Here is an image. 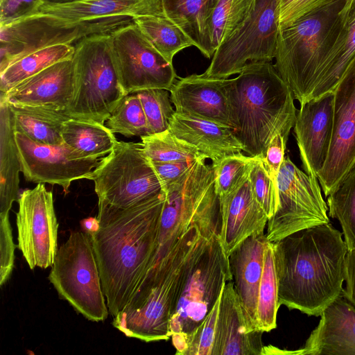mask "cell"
Here are the masks:
<instances>
[{
	"label": "cell",
	"instance_id": "ba28073f",
	"mask_svg": "<svg viewBox=\"0 0 355 355\" xmlns=\"http://www.w3.org/2000/svg\"><path fill=\"white\" fill-rule=\"evenodd\" d=\"M49 279L58 295L87 319H107L109 310L90 234L71 232L58 249Z\"/></svg>",
	"mask_w": 355,
	"mask_h": 355
},
{
	"label": "cell",
	"instance_id": "f1b7e54d",
	"mask_svg": "<svg viewBox=\"0 0 355 355\" xmlns=\"http://www.w3.org/2000/svg\"><path fill=\"white\" fill-rule=\"evenodd\" d=\"M218 0H162L165 15L179 26L207 58H211L207 39L209 17Z\"/></svg>",
	"mask_w": 355,
	"mask_h": 355
},
{
	"label": "cell",
	"instance_id": "8fae6325",
	"mask_svg": "<svg viewBox=\"0 0 355 355\" xmlns=\"http://www.w3.org/2000/svg\"><path fill=\"white\" fill-rule=\"evenodd\" d=\"M277 6L278 0H257L250 17L219 45L203 74L227 78L248 63L275 59L280 29Z\"/></svg>",
	"mask_w": 355,
	"mask_h": 355
},
{
	"label": "cell",
	"instance_id": "60d3db41",
	"mask_svg": "<svg viewBox=\"0 0 355 355\" xmlns=\"http://www.w3.org/2000/svg\"><path fill=\"white\" fill-rule=\"evenodd\" d=\"M249 178L254 195L268 219L275 213L278 206L277 187L267 171L262 157L257 156Z\"/></svg>",
	"mask_w": 355,
	"mask_h": 355
},
{
	"label": "cell",
	"instance_id": "5bb4252c",
	"mask_svg": "<svg viewBox=\"0 0 355 355\" xmlns=\"http://www.w3.org/2000/svg\"><path fill=\"white\" fill-rule=\"evenodd\" d=\"M18 204V248L31 270L52 266L58 250V223L53 193L39 183L33 189L24 190Z\"/></svg>",
	"mask_w": 355,
	"mask_h": 355
},
{
	"label": "cell",
	"instance_id": "ee69618b",
	"mask_svg": "<svg viewBox=\"0 0 355 355\" xmlns=\"http://www.w3.org/2000/svg\"><path fill=\"white\" fill-rule=\"evenodd\" d=\"M44 0H0V27L40 12Z\"/></svg>",
	"mask_w": 355,
	"mask_h": 355
},
{
	"label": "cell",
	"instance_id": "7a4b0ae2",
	"mask_svg": "<svg viewBox=\"0 0 355 355\" xmlns=\"http://www.w3.org/2000/svg\"><path fill=\"white\" fill-rule=\"evenodd\" d=\"M342 236L328 223L272 243L280 305L320 316L343 294L348 249Z\"/></svg>",
	"mask_w": 355,
	"mask_h": 355
},
{
	"label": "cell",
	"instance_id": "8d00e7d4",
	"mask_svg": "<svg viewBox=\"0 0 355 355\" xmlns=\"http://www.w3.org/2000/svg\"><path fill=\"white\" fill-rule=\"evenodd\" d=\"M114 134L126 137L150 135L147 119L136 93L124 96L112 111L105 125Z\"/></svg>",
	"mask_w": 355,
	"mask_h": 355
},
{
	"label": "cell",
	"instance_id": "9c48e42d",
	"mask_svg": "<svg viewBox=\"0 0 355 355\" xmlns=\"http://www.w3.org/2000/svg\"><path fill=\"white\" fill-rule=\"evenodd\" d=\"M219 232L210 239L191 267L171 315L169 334L176 354L184 338L211 310L225 284L232 280Z\"/></svg>",
	"mask_w": 355,
	"mask_h": 355
},
{
	"label": "cell",
	"instance_id": "d6986e66",
	"mask_svg": "<svg viewBox=\"0 0 355 355\" xmlns=\"http://www.w3.org/2000/svg\"><path fill=\"white\" fill-rule=\"evenodd\" d=\"M354 58L355 0H345L331 26L325 53L309 99L334 92Z\"/></svg>",
	"mask_w": 355,
	"mask_h": 355
},
{
	"label": "cell",
	"instance_id": "836d02e7",
	"mask_svg": "<svg viewBox=\"0 0 355 355\" xmlns=\"http://www.w3.org/2000/svg\"><path fill=\"white\" fill-rule=\"evenodd\" d=\"M279 306L272 243L268 241L258 293L257 320L259 330L268 332L276 328L277 313Z\"/></svg>",
	"mask_w": 355,
	"mask_h": 355
},
{
	"label": "cell",
	"instance_id": "9a60e30c",
	"mask_svg": "<svg viewBox=\"0 0 355 355\" xmlns=\"http://www.w3.org/2000/svg\"><path fill=\"white\" fill-rule=\"evenodd\" d=\"M21 173L26 181L58 184L64 194L72 182L89 178L101 158L84 159L64 142L49 145L37 143L15 131Z\"/></svg>",
	"mask_w": 355,
	"mask_h": 355
},
{
	"label": "cell",
	"instance_id": "8992f818",
	"mask_svg": "<svg viewBox=\"0 0 355 355\" xmlns=\"http://www.w3.org/2000/svg\"><path fill=\"white\" fill-rule=\"evenodd\" d=\"M345 0H334L279 29L275 67L300 104L314 87L331 26Z\"/></svg>",
	"mask_w": 355,
	"mask_h": 355
},
{
	"label": "cell",
	"instance_id": "74e56055",
	"mask_svg": "<svg viewBox=\"0 0 355 355\" xmlns=\"http://www.w3.org/2000/svg\"><path fill=\"white\" fill-rule=\"evenodd\" d=\"M256 157L239 153L227 156L216 164L211 165L215 191L219 200L235 191L249 178Z\"/></svg>",
	"mask_w": 355,
	"mask_h": 355
},
{
	"label": "cell",
	"instance_id": "30bf717a",
	"mask_svg": "<svg viewBox=\"0 0 355 355\" xmlns=\"http://www.w3.org/2000/svg\"><path fill=\"white\" fill-rule=\"evenodd\" d=\"M89 180L94 183L98 202L119 208L130 207L165 193L141 142L117 141Z\"/></svg>",
	"mask_w": 355,
	"mask_h": 355
},
{
	"label": "cell",
	"instance_id": "83f0119b",
	"mask_svg": "<svg viewBox=\"0 0 355 355\" xmlns=\"http://www.w3.org/2000/svg\"><path fill=\"white\" fill-rule=\"evenodd\" d=\"M9 105L16 131L43 144L55 145L63 142V123L71 118L65 110L47 106Z\"/></svg>",
	"mask_w": 355,
	"mask_h": 355
},
{
	"label": "cell",
	"instance_id": "ab89813d",
	"mask_svg": "<svg viewBox=\"0 0 355 355\" xmlns=\"http://www.w3.org/2000/svg\"><path fill=\"white\" fill-rule=\"evenodd\" d=\"M220 298L202 322L184 338L177 354L213 355Z\"/></svg>",
	"mask_w": 355,
	"mask_h": 355
},
{
	"label": "cell",
	"instance_id": "f6af8a7d",
	"mask_svg": "<svg viewBox=\"0 0 355 355\" xmlns=\"http://www.w3.org/2000/svg\"><path fill=\"white\" fill-rule=\"evenodd\" d=\"M202 160H180L168 162H151L161 183L163 191H166L178 183L190 171L196 162Z\"/></svg>",
	"mask_w": 355,
	"mask_h": 355
},
{
	"label": "cell",
	"instance_id": "b9f144b4",
	"mask_svg": "<svg viewBox=\"0 0 355 355\" xmlns=\"http://www.w3.org/2000/svg\"><path fill=\"white\" fill-rule=\"evenodd\" d=\"M334 0H278L279 28L291 26L306 14Z\"/></svg>",
	"mask_w": 355,
	"mask_h": 355
},
{
	"label": "cell",
	"instance_id": "7c38bea8",
	"mask_svg": "<svg viewBox=\"0 0 355 355\" xmlns=\"http://www.w3.org/2000/svg\"><path fill=\"white\" fill-rule=\"evenodd\" d=\"M277 186L278 206L267 223V239L276 242L310 227L329 223L328 207L317 177L300 169L288 156L280 167Z\"/></svg>",
	"mask_w": 355,
	"mask_h": 355
},
{
	"label": "cell",
	"instance_id": "cb8c5ba5",
	"mask_svg": "<svg viewBox=\"0 0 355 355\" xmlns=\"http://www.w3.org/2000/svg\"><path fill=\"white\" fill-rule=\"evenodd\" d=\"M73 91L72 61L58 62L24 80L6 93L10 105L47 106L65 110Z\"/></svg>",
	"mask_w": 355,
	"mask_h": 355
},
{
	"label": "cell",
	"instance_id": "3957f363",
	"mask_svg": "<svg viewBox=\"0 0 355 355\" xmlns=\"http://www.w3.org/2000/svg\"><path fill=\"white\" fill-rule=\"evenodd\" d=\"M233 131L249 156L263 157L271 140L286 139L296 119L291 89L271 62H250L227 79Z\"/></svg>",
	"mask_w": 355,
	"mask_h": 355
},
{
	"label": "cell",
	"instance_id": "1f68e13d",
	"mask_svg": "<svg viewBox=\"0 0 355 355\" xmlns=\"http://www.w3.org/2000/svg\"><path fill=\"white\" fill-rule=\"evenodd\" d=\"M133 22L170 62L179 51L195 46L193 40L165 14L137 17L133 19Z\"/></svg>",
	"mask_w": 355,
	"mask_h": 355
},
{
	"label": "cell",
	"instance_id": "5b68a950",
	"mask_svg": "<svg viewBox=\"0 0 355 355\" xmlns=\"http://www.w3.org/2000/svg\"><path fill=\"white\" fill-rule=\"evenodd\" d=\"M74 48L73 91L65 111L71 118L105 124L128 95L116 70L110 33L85 37Z\"/></svg>",
	"mask_w": 355,
	"mask_h": 355
},
{
	"label": "cell",
	"instance_id": "d6a6232c",
	"mask_svg": "<svg viewBox=\"0 0 355 355\" xmlns=\"http://www.w3.org/2000/svg\"><path fill=\"white\" fill-rule=\"evenodd\" d=\"M257 0H218L207 26V39L211 53L236 32L250 17Z\"/></svg>",
	"mask_w": 355,
	"mask_h": 355
},
{
	"label": "cell",
	"instance_id": "2e32d148",
	"mask_svg": "<svg viewBox=\"0 0 355 355\" xmlns=\"http://www.w3.org/2000/svg\"><path fill=\"white\" fill-rule=\"evenodd\" d=\"M355 164V58L334 91L333 132L317 178L327 198Z\"/></svg>",
	"mask_w": 355,
	"mask_h": 355
},
{
	"label": "cell",
	"instance_id": "7402d4cb",
	"mask_svg": "<svg viewBox=\"0 0 355 355\" xmlns=\"http://www.w3.org/2000/svg\"><path fill=\"white\" fill-rule=\"evenodd\" d=\"M263 333L250 330L234 282H227L220 298L213 355H261Z\"/></svg>",
	"mask_w": 355,
	"mask_h": 355
},
{
	"label": "cell",
	"instance_id": "e575fe53",
	"mask_svg": "<svg viewBox=\"0 0 355 355\" xmlns=\"http://www.w3.org/2000/svg\"><path fill=\"white\" fill-rule=\"evenodd\" d=\"M329 216L342 227L348 251L355 248V164L340 185L327 197Z\"/></svg>",
	"mask_w": 355,
	"mask_h": 355
},
{
	"label": "cell",
	"instance_id": "4316f807",
	"mask_svg": "<svg viewBox=\"0 0 355 355\" xmlns=\"http://www.w3.org/2000/svg\"><path fill=\"white\" fill-rule=\"evenodd\" d=\"M15 127L8 103L0 99V214H9L18 200L21 162L15 139Z\"/></svg>",
	"mask_w": 355,
	"mask_h": 355
},
{
	"label": "cell",
	"instance_id": "4fadbf2b",
	"mask_svg": "<svg viewBox=\"0 0 355 355\" xmlns=\"http://www.w3.org/2000/svg\"><path fill=\"white\" fill-rule=\"evenodd\" d=\"M113 59L127 94L148 89L170 90L176 79L172 62L147 40L132 21L110 33Z\"/></svg>",
	"mask_w": 355,
	"mask_h": 355
},
{
	"label": "cell",
	"instance_id": "f546056e",
	"mask_svg": "<svg viewBox=\"0 0 355 355\" xmlns=\"http://www.w3.org/2000/svg\"><path fill=\"white\" fill-rule=\"evenodd\" d=\"M62 137L65 144L84 159L106 156L118 141L105 124L73 118L64 122Z\"/></svg>",
	"mask_w": 355,
	"mask_h": 355
},
{
	"label": "cell",
	"instance_id": "ac0fdd59",
	"mask_svg": "<svg viewBox=\"0 0 355 355\" xmlns=\"http://www.w3.org/2000/svg\"><path fill=\"white\" fill-rule=\"evenodd\" d=\"M227 79L211 78L203 73L180 78L169 90L175 112L233 130Z\"/></svg>",
	"mask_w": 355,
	"mask_h": 355
},
{
	"label": "cell",
	"instance_id": "603a6c76",
	"mask_svg": "<svg viewBox=\"0 0 355 355\" xmlns=\"http://www.w3.org/2000/svg\"><path fill=\"white\" fill-rule=\"evenodd\" d=\"M219 201L220 239L228 257L247 238L263 234L268 218L254 195L249 178Z\"/></svg>",
	"mask_w": 355,
	"mask_h": 355
},
{
	"label": "cell",
	"instance_id": "52a82bcc",
	"mask_svg": "<svg viewBox=\"0 0 355 355\" xmlns=\"http://www.w3.org/2000/svg\"><path fill=\"white\" fill-rule=\"evenodd\" d=\"M133 21L130 16L73 21L38 12L0 27V73L14 62L34 51L81 39L110 33Z\"/></svg>",
	"mask_w": 355,
	"mask_h": 355
},
{
	"label": "cell",
	"instance_id": "f35d334b",
	"mask_svg": "<svg viewBox=\"0 0 355 355\" xmlns=\"http://www.w3.org/2000/svg\"><path fill=\"white\" fill-rule=\"evenodd\" d=\"M168 91L164 89H148L135 92L141 103L150 135L169 129L175 110L171 105Z\"/></svg>",
	"mask_w": 355,
	"mask_h": 355
},
{
	"label": "cell",
	"instance_id": "bcb514c9",
	"mask_svg": "<svg viewBox=\"0 0 355 355\" xmlns=\"http://www.w3.org/2000/svg\"><path fill=\"white\" fill-rule=\"evenodd\" d=\"M287 141L282 135H277L268 144L263 157V164L276 186L278 173L284 159Z\"/></svg>",
	"mask_w": 355,
	"mask_h": 355
},
{
	"label": "cell",
	"instance_id": "7dc6e473",
	"mask_svg": "<svg viewBox=\"0 0 355 355\" xmlns=\"http://www.w3.org/2000/svg\"><path fill=\"white\" fill-rule=\"evenodd\" d=\"M345 281L344 295L355 306V248L348 251L347 254Z\"/></svg>",
	"mask_w": 355,
	"mask_h": 355
},
{
	"label": "cell",
	"instance_id": "6da1fadb",
	"mask_svg": "<svg viewBox=\"0 0 355 355\" xmlns=\"http://www.w3.org/2000/svg\"><path fill=\"white\" fill-rule=\"evenodd\" d=\"M165 197L163 193L128 208L98 202V227L88 233L113 317L125 308L150 267Z\"/></svg>",
	"mask_w": 355,
	"mask_h": 355
},
{
	"label": "cell",
	"instance_id": "277c9868",
	"mask_svg": "<svg viewBox=\"0 0 355 355\" xmlns=\"http://www.w3.org/2000/svg\"><path fill=\"white\" fill-rule=\"evenodd\" d=\"M212 220L198 226L183 244L168 271L141 297L130 300L113 317L112 325L129 338L167 340L170 321L185 280L210 239L220 232Z\"/></svg>",
	"mask_w": 355,
	"mask_h": 355
},
{
	"label": "cell",
	"instance_id": "d590c367",
	"mask_svg": "<svg viewBox=\"0 0 355 355\" xmlns=\"http://www.w3.org/2000/svg\"><path fill=\"white\" fill-rule=\"evenodd\" d=\"M144 151L151 162L205 159L196 147L176 137L169 129L141 137Z\"/></svg>",
	"mask_w": 355,
	"mask_h": 355
},
{
	"label": "cell",
	"instance_id": "ffe728a7",
	"mask_svg": "<svg viewBox=\"0 0 355 355\" xmlns=\"http://www.w3.org/2000/svg\"><path fill=\"white\" fill-rule=\"evenodd\" d=\"M294 355H355V306L344 293L322 312L318 326Z\"/></svg>",
	"mask_w": 355,
	"mask_h": 355
},
{
	"label": "cell",
	"instance_id": "e0dca14e",
	"mask_svg": "<svg viewBox=\"0 0 355 355\" xmlns=\"http://www.w3.org/2000/svg\"><path fill=\"white\" fill-rule=\"evenodd\" d=\"M333 117L334 92L300 104L293 128L302 167L309 175L317 177L326 162Z\"/></svg>",
	"mask_w": 355,
	"mask_h": 355
},
{
	"label": "cell",
	"instance_id": "681fc988",
	"mask_svg": "<svg viewBox=\"0 0 355 355\" xmlns=\"http://www.w3.org/2000/svg\"><path fill=\"white\" fill-rule=\"evenodd\" d=\"M76 1L80 0H44L46 3H69V2H73Z\"/></svg>",
	"mask_w": 355,
	"mask_h": 355
},
{
	"label": "cell",
	"instance_id": "484cf974",
	"mask_svg": "<svg viewBox=\"0 0 355 355\" xmlns=\"http://www.w3.org/2000/svg\"><path fill=\"white\" fill-rule=\"evenodd\" d=\"M46 13L78 21L116 16L137 17L164 14L162 0H80L65 3L44 2L40 9Z\"/></svg>",
	"mask_w": 355,
	"mask_h": 355
},
{
	"label": "cell",
	"instance_id": "44dd1931",
	"mask_svg": "<svg viewBox=\"0 0 355 355\" xmlns=\"http://www.w3.org/2000/svg\"><path fill=\"white\" fill-rule=\"evenodd\" d=\"M268 242L264 233L250 236L228 256L234 289L252 331H260L257 326V309Z\"/></svg>",
	"mask_w": 355,
	"mask_h": 355
},
{
	"label": "cell",
	"instance_id": "4dcf8cb0",
	"mask_svg": "<svg viewBox=\"0 0 355 355\" xmlns=\"http://www.w3.org/2000/svg\"><path fill=\"white\" fill-rule=\"evenodd\" d=\"M74 50L72 44H58L34 51L14 62L0 73L1 93H6L58 62L71 60Z\"/></svg>",
	"mask_w": 355,
	"mask_h": 355
},
{
	"label": "cell",
	"instance_id": "c3c4849f",
	"mask_svg": "<svg viewBox=\"0 0 355 355\" xmlns=\"http://www.w3.org/2000/svg\"><path fill=\"white\" fill-rule=\"evenodd\" d=\"M82 223L85 231L87 232H92L96 230L98 227V220L96 218L85 219L82 222Z\"/></svg>",
	"mask_w": 355,
	"mask_h": 355
},
{
	"label": "cell",
	"instance_id": "d4e9b609",
	"mask_svg": "<svg viewBox=\"0 0 355 355\" xmlns=\"http://www.w3.org/2000/svg\"><path fill=\"white\" fill-rule=\"evenodd\" d=\"M169 130L210 159L211 165L243 151V146L231 128L211 121L175 112L171 120Z\"/></svg>",
	"mask_w": 355,
	"mask_h": 355
},
{
	"label": "cell",
	"instance_id": "7bdbcfd3",
	"mask_svg": "<svg viewBox=\"0 0 355 355\" xmlns=\"http://www.w3.org/2000/svg\"><path fill=\"white\" fill-rule=\"evenodd\" d=\"M9 214H0V285L10 278L15 262V250Z\"/></svg>",
	"mask_w": 355,
	"mask_h": 355
}]
</instances>
